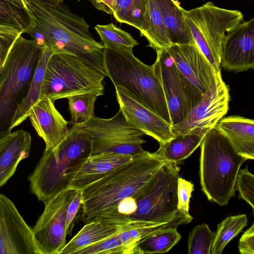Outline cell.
Masks as SVG:
<instances>
[{"instance_id": "29", "label": "cell", "mask_w": 254, "mask_h": 254, "mask_svg": "<svg viewBox=\"0 0 254 254\" xmlns=\"http://www.w3.org/2000/svg\"><path fill=\"white\" fill-rule=\"evenodd\" d=\"M147 40L148 46L156 51L168 49L173 44L160 10L154 0H150V21L148 29L140 34Z\"/></svg>"}, {"instance_id": "31", "label": "cell", "mask_w": 254, "mask_h": 254, "mask_svg": "<svg viewBox=\"0 0 254 254\" xmlns=\"http://www.w3.org/2000/svg\"><path fill=\"white\" fill-rule=\"evenodd\" d=\"M101 92L78 94L67 98L71 120L73 124H82L95 115L94 105L98 97L104 95Z\"/></svg>"}, {"instance_id": "6", "label": "cell", "mask_w": 254, "mask_h": 254, "mask_svg": "<svg viewBox=\"0 0 254 254\" xmlns=\"http://www.w3.org/2000/svg\"><path fill=\"white\" fill-rule=\"evenodd\" d=\"M177 164H164L150 181L134 194L137 209L129 217L127 229L192 220L178 212Z\"/></svg>"}, {"instance_id": "11", "label": "cell", "mask_w": 254, "mask_h": 254, "mask_svg": "<svg viewBox=\"0 0 254 254\" xmlns=\"http://www.w3.org/2000/svg\"><path fill=\"white\" fill-rule=\"evenodd\" d=\"M158 71L172 125L182 122L201 100L202 95L180 73L168 49L156 51Z\"/></svg>"}, {"instance_id": "42", "label": "cell", "mask_w": 254, "mask_h": 254, "mask_svg": "<svg viewBox=\"0 0 254 254\" xmlns=\"http://www.w3.org/2000/svg\"><path fill=\"white\" fill-rule=\"evenodd\" d=\"M105 5V4H104Z\"/></svg>"}, {"instance_id": "35", "label": "cell", "mask_w": 254, "mask_h": 254, "mask_svg": "<svg viewBox=\"0 0 254 254\" xmlns=\"http://www.w3.org/2000/svg\"><path fill=\"white\" fill-rule=\"evenodd\" d=\"M236 190L239 198L249 204L254 212V175L249 171L248 166L239 171Z\"/></svg>"}, {"instance_id": "3", "label": "cell", "mask_w": 254, "mask_h": 254, "mask_svg": "<svg viewBox=\"0 0 254 254\" xmlns=\"http://www.w3.org/2000/svg\"><path fill=\"white\" fill-rule=\"evenodd\" d=\"M147 152L115 169L101 179L81 189L83 201L79 219L84 224L104 210L134 195L164 164Z\"/></svg>"}, {"instance_id": "38", "label": "cell", "mask_w": 254, "mask_h": 254, "mask_svg": "<svg viewBox=\"0 0 254 254\" xmlns=\"http://www.w3.org/2000/svg\"><path fill=\"white\" fill-rule=\"evenodd\" d=\"M83 201L81 190H78L72 200L70 202L67 211L66 229L67 234L70 235L74 225V220L76 214L81 208Z\"/></svg>"}, {"instance_id": "1", "label": "cell", "mask_w": 254, "mask_h": 254, "mask_svg": "<svg viewBox=\"0 0 254 254\" xmlns=\"http://www.w3.org/2000/svg\"><path fill=\"white\" fill-rule=\"evenodd\" d=\"M33 21L26 33L53 54L68 53L81 58L106 77L105 47L96 41L84 19L64 2L24 0Z\"/></svg>"}, {"instance_id": "7", "label": "cell", "mask_w": 254, "mask_h": 254, "mask_svg": "<svg viewBox=\"0 0 254 254\" xmlns=\"http://www.w3.org/2000/svg\"><path fill=\"white\" fill-rule=\"evenodd\" d=\"M43 50L35 40L20 36L0 67V133L9 129L28 92Z\"/></svg>"}, {"instance_id": "19", "label": "cell", "mask_w": 254, "mask_h": 254, "mask_svg": "<svg viewBox=\"0 0 254 254\" xmlns=\"http://www.w3.org/2000/svg\"><path fill=\"white\" fill-rule=\"evenodd\" d=\"M31 142L30 133L24 130L0 133V187L13 176L18 164L29 156Z\"/></svg>"}, {"instance_id": "15", "label": "cell", "mask_w": 254, "mask_h": 254, "mask_svg": "<svg viewBox=\"0 0 254 254\" xmlns=\"http://www.w3.org/2000/svg\"><path fill=\"white\" fill-rule=\"evenodd\" d=\"M220 66L235 72L254 68V18L243 21L227 32Z\"/></svg>"}, {"instance_id": "10", "label": "cell", "mask_w": 254, "mask_h": 254, "mask_svg": "<svg viewBox=\"0 0 254 254\" xmlns=\"http://www.w3.org/2000/svg\"><path fill=\"white\" fill-rule=\"evenodd\" d=\"M81 125L91 133L92 154L110 152L135 156L147 152L142 147L144 133L129 123L120 109L111 118L95 115Z\"/></svg>"}, {"instance_id": "14", "label": "cell", "mask_w": 254, "mask_h": 254, "mask_svg": "<svg viewBox=\"0 0 254 254\" xmlns=\"http://www.w3.org/2000/svg\"><path fill=\"white\" fill-rule=\"evenodd\" d=\"M0 254H46L12 201L0 194Z\"/></svg>"}, {"instance_id": "13", "label": "cell", "mask_w": 254, "mask_h": 254, "mask_svg": "<svg viewBox=\"0 0 254 254\" xmlns=\"http://www.w3.org/2000/svg\"><path fill=\"white\" fill-rule=\"evenodd\" d=\"M77 190L70 187L44 203V209L32 230L46 254H60L66 245L67 209Z\"/></svg>"}, {"instance_id": "2", "label": "cell", "mask_w": 254, "mask_h": 254, "mask_svg": "<svg viewBox=\"0 0 254 254\" xmlns=\"http://www.w3.org/2000/svg\"><path fill=\"white\" fill-rule=\"evenodd\" d=\"M92 152L91 133L81 124H73L57 147L45 149L28 178L31 193L45 203L70 188L75 173Z\"/></svg>"}, {"instance_id": "30", "label": "cell", "mask_w": 254, "mask_h": 254, "mask_svg": "<svg viewBox=\"0 0 254 254\" xmlns=\"http://www.w3.org/2000/svg\"><path fill=\"white\" fill-rule=\"evenodd\" d=\"M247 215L244 214L228 216L218 224L211 254H221L227 244L247 225Z\"/></svg>"}, {"instance_id": "4", "label": "cell", "mask_w": 254, "mask_h": 254, "mask_svg": "<svg viewBox=\"0 0 254 254\" xmlns=\"http://www.w3.org/2000/svg\"><path fill=\"white\" fill-rule=\"evenodd\" d=\"M104 58L108 77L115 87L172 125L156 62L146 64L127 48H105Z\"/></svg>"}, {"instance_id": "9", "label": "cell", "mask_w": 254, "mask_h": 254, "mask_svg": "<svg viewBox=\"0 0 254 254\" xmlns=\"http://www.w3.org/2000/svg\"><path fill=\"white\" fill-rule=\"evenodd\" d=\"M185 20L195 45L220 72L222 46L227 32L244 21L238 10L219 7L210 1L189 10H185Z\"/></svg>"}, {"instance_id": "20", "label": "cell", "mask_w": 254, "mask_h": 254, "mask_svg": "<svg viewBox=\"0 0 254 254\" xmlns=\"http://www.w3.org/2000/svg\"><path fill=\"white\" fill-rule=\"evenodd\" d=\"M133 156L115 153L91 154L75 173L70 187L81 190L132 160Z\"/></svg>"}, {"instance_id": "40", "label": "cell", "mask_w": 254, "mask_h": 254, "mask_svg": "<svg viewBox=\"0 0 254 254\" xmlns=\"http://www.w3.org/2000/svg\"><path fill=\"white\" fill-rule=\"evenodd\" d=\"M80 0H78V1ZM97 9L106 12V9L103 0H89Z\"/></svg>"}, {"instance_id": "39", "label": "cell", "mask_w": 254, "mask_h": 254, "mask_svg": "<svg viewBox=\"0 0 254 254\" xmlns=\"http://www.w3.org/2000/svg\"><path fill=\"white\" fill-rule=\"evenodd\" d=\"M238 247L242 254H254V222L241 236Z\"/></svg>"}, {"instance_id": "41", "label": "cell", "mask_w": 254, "mask_h": 254, "mask_svg": "<svg viewBox=\"0 0 254 254\" xmlns=\"http://www.w3.org/2000/svg\"><path fill=\"white\" fill-rule=\"evenodd\" d=\"M50 2H52L54 3H58L62 2H64V0H44Z\"/></svg>"}, {"instance_id": "27", "label": "cell", "mask_w": 254, "mask_h": 254, "mask_svg": "<svg viewBox=\"0 0 254 254\" xmlns=\"http://www.w3.org/2000/svg\"><path fill=\"white\" fill-rule=\"evenodd\" d=\"M123 229L100 222H88L66 244L60 254H74L77 251L112 236Z\"/></svg>"}, {"instance_id": "25", "label": "cell", "mask_w": 254, "mask_h": 254, "mask_svg": "<svg viewBox=\"0 0 254 254\" xmlns=\"http://www.w3.org/2000/svg\"><path fill=\"white\" fill-rule=\"evenodd\" d=\"M112 14L116 20L138 29L147 31L150 21V0H115Z\"/></svg>"}, {"instance_id": "5", "label": "cell", "mask_w": 254, "mask_h": 254, "mask_svg": "<svg viewBox=\"0 0 254 254\" xmlns=\"http://www.w3.org/2000/svg\"><path fill=\"white\" fill-rule=\"evenodd\" d=\"M200 145L202 190L209 200L226 205L235 196L240 167L248 159L239 154L215 127L206 133Z\"/></svg>"}, {"instance_id": "36", "label": "cell", "mask_w": 254, "mask_h": 254, "mask_svg": "<svg viewBox=\"0 0 254 254\" xmlns=\"http://www.w3.org/2000/svg\"><path fill=\"white\" fill-rule=\"evenodd\" d=\"M23 34L21 31L9 25L0 24V67L16 40Z\"/></svg>"}, {"instance_id": "32", "label": "cell", "mask_w": 254, "mask_h": 254, "mask_svg": "<svg viewBox=\"0 0 254 254\" xmlns=\"http://www.w3.org/2000/svg\"><path fill=\"white\" fill-rule=\"evenodd\" d=\"M105 48H132L138 45L130 34L117 27L113 23L97 25L94 27Z\"/></svg>"}, {"instance_id": "23", "label": "cell", "mask_w": 254, "mask_h": 254, "mask_svg": "<svg viewBox=\"0 0 254 254\" xmlns=\"http://www.w3.org/2000/svg\"><path fill=\"white\" fill-rule=\"evenodd\" d=\"M206 133L190 132L175 136L159 144L158 150L151 153L157 159L165 163L178 164L189 157L199 146Z\"/></svg>"}, {"instance_id": "8", "label": "cell", "mask_w": 254, "mask_h": 254, "mask_svg": "<svg viewBox=\"0 0 254 254\" xmlns=\"http://www.w3.org/2000/svg\"><path fill=\"white\" fill-rule=\"evenodd\" d=\"M106 76L77 56L68 53L53 54L47 63L41 97L55 100L92 92L104 93Z\"/></svg>"}, {"instance_id": "37", "label": "cell", "mask_w": 254, "mask_h": 254, "mask_svg": "<svg viewBox=\"0 0 254 254\" xmlns=\"http://www.w3.org/2000/svg\"><path fill=\"white\" fill-rule=\"evenodd\" d=\"M193 190L194 185L191 182L179 177L178 185V212L191 220L193 218L189 213V203Z\"/></svg>"}, {"instance_id": "17", "label": "cell", "mask_w": 254, "mask_h": 254, "mask_svg": "<svg viewBox=\"0 0 254 254\" xmlns=\"http://www.w3.org/2000/svg\"><path fill=\"white\" fill-rule=\"evenodd\" d=\"M115 89L119 109L129 123L144 134L154 138L159 144L174 137L172 125L119 88L115 87Z\"/></svg>"}, {"instance_id": "28", "label": "cell", "mask_w": 254, "mask_h": 254, "mask_svg": "<svg viewBox=\"0 0 254 254\" xmlns=\"http://www.w3.org/2000/svg\"><path fill=\"white\" fill-rule=\"evenodd\" d=\"M0 24L26 33L33 25V21L24 0H0Z\"/></svg>"}, {"instance_id": "24", "label": "cell", "mask_w": 254, "mask_h": 254, "mask_svg": "<svg viewBox=\"0 0 254 254\" xmlns=\"http://www.w3.org/2000/svg\"><path fill=\"white\" fill-rule=\"evenodd\" d=\"M177 227L168 225L150 232L136 242L127 254L165 253L181 238Z\"/></svg>"}, {"instance_id": "18", "label": "cell", "mask_w": 254, "mask_h": 254, "mask_svg": "<svg viewBox=\"0 0 254 254\" xmlns=\"http://www.w3.org/2000/svg\"><path fill=\"white\" fill-rule=\"evenodd\" d=\"M29 118L37 133L45 143V150L57 147L69 131L68 122L54 102L43 96L31 108Z\"/></svg>"}, {"instance_id": "16", "label": "cell", "mask_w": 254, "mask_h": 254, "mask_svg": "<svg viewBox=\"0 0 254 254\" xmlns=\"http://www.w3.org/2000/svg\"><path fill=\"white\" fill-rule=\"evenodd\" d=\"M168 51L180 73L203 95L218 73L195 44H173Z\"/></svg>"}, {"instance_id": "26", "label": "cell", "mask_w": 254, "mask_h": 254, "mask_svg": "<svg viewBox=\"0 0 254 254\" xmlns=\"http://www.w3.org/2000/svg\"><path fill=\"white\" fill-rule=\"evenodd\" d=\"M43 53L33 75L26 96L17 108L12 118L9 129L19 126L29 117L32 107L41 98L43 81L48 61L53 54L48 47L43 48Z\"/></svg>"}, {"instance_id": "34", "label": "cell", "mask_w": 254, "mask_h": 254, "mask_svg": "<svg viewBox=\"0 0 254 254\" xmlns=\"http://www.w3.org/2000/svg\"><path fill=\"white\" fill-rule=\"evenodd\" d=\"M121 231L98 243L82 248L74 254H125V249L120 239Z\"/></svg>"}, {"instance_id": "12", "label": "cell", "mask_w": 254, "mask_h": 254, "mask_svg": "<svg viewBox=\"0 0 254 254\" xmlns=\"http://www.w3.org/2000/svg\"><path fill=\"white\" fill-rule=\"evenodd\" d=\"M229 100V88L219 72L200 102L182 122L172 125L174 136L190 132L207 133L227 113Z\"/></svg>"}, {"instance_id": "33", "label": "cell", "mask_w": 254, "mask_h": 254, "mask_svg": "<svg viewBox=\"0 0 254 254\" xmlns=\"http://www.w3.org/2000/svg\"><path fill=\"white\" fill-rule=\"evenodd\" d=\"M215 233L203 223L195 226L190 232L188 239L189 254H210Z\"/></svg>"}, {"instance_id": "22", "label": "cell", "mask_w": 254, "mask_h": 254, "mask_svg": "<svg viewBox=\"0 0 254 254\" xmlns=\"http://www.w3.org/2000/svg\"><path fill=\"white\" fill-rule=\"evenodd\" d=\"M172 44L195 43L185 20V9L175 0H154Z\"/></svg>"}, {"instance_id": "21", "label": "cell", "mask_w": 254, "mask_h": 254, "mask_svg": "<svg viewBox=\"0 0 254 254\" xmlns=\"http://www.w3.org/2000/svg\"><path fill=\"white\" fill-rule=\"evenodd\" d=\"M215 127L228 138L239 154L254 160V120L230 116L222 118Z\"/></svg>"}]
</instances>
